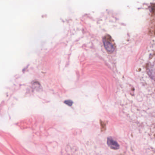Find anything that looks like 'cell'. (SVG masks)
<instances>
[{"instance_id": "1", "label": "cell", "mask_w": 155, "mask_h": 155, "mask_svg": "<svg viewBox=\"0 0 155 155\" xmlns=\"http://www.w3.org/2000/svg\"><path fill=\"white\" fill-rule=\"evenodd\" d=\"M103 44L105 49L109 53H112L115 50V44L109 35H106L103 39Z\"/></svg>"}, {"instance_id": "2", "label": "cell", "mask_w": 155, "mask_h": 155, "mask_svg": "<svg viewBox=\"0 0 155 155\" xmlns=\"http://www.w3.org/2000/svg\"><path fill=\"white\" fill-rule=\"evenodd\" d=\"M107 143L108 146L112 149L117 150L119 148V145L118 143L112 139V137H108L107 141Z\"/></svg>"}, {"instance_id": "3", "label": "cell", "mask_w": 155, "mask_h": 155, "mask_svg": "<svg viewBox=\"0 0 155 155\" xmlns=\"http://www.w3.org/2000/svg\"><path fill=\"white\" fill-rule=\"evenodd\" d=\"M65 103L68 105L69 106H71L72 104V102L70 100H67L65 102Z\"/></svg>"}, {"instance_id": "4", "label": "cell", "mask_w": 155, "mask_h": 155, "mask_svg": "<svg viewBox=\"0 0 155 155\" xmlns=\"http://www.w3.org/2000/svg\"><path fill=\"white\" fill-rule=\"evenodd\" d=\"M154 34H155V28H154Z\"/></svg>"}]
</instances>
